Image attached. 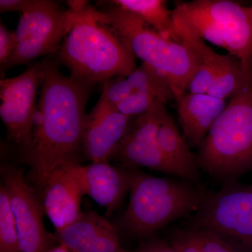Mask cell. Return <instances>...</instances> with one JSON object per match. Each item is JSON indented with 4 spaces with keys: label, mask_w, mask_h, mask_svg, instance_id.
<instances>
[{
    "label": "cell",
    "mask_w": 252,
    "mask_h": 252,
    "mask_svg": "<svg viewBox=\"0 0 252 252\" xmlns=\"http://www.w3.org/2000/svg\"><path fill=\"white\" fill-rule=\"evenodd\" d=\"M43 62L32 148L25 158L31 165L32 178L40 189L53 172L78 164L87 117L86 105L94 86L63 75L52 61Z\"/></svg>",
    "instance_id": "1"
},
{
    "label": "cell",
    "mask_w": 252,
    "mask_h": 252,
    "mask_svg": "<svg viewBox=\"0 0 252 252\" xmlns=\"http://www.w3.org/2000/svg\"><path fill=\"white\" fill-rule=\"evenodd\" d=\"M59 59L72 77L94 84L127 77L137 69L132 51L87 6L61 44Z\"/></svg>",
    "instance_id": "2"
},
{
    "label": "cell",
    "mask_w": 252,
    "mask_h": 252,
    "mask_svg": "<svg viewBox=\"0 0 252 252\" xmlns=\"http://www.w3.org/2000/svg\"><path fill=\"white\" fill-rule=\"evenodd\" d=\"M99 21L115 32L136 57L165 78L179 102L200 63L198 55L185 41H177L152 29L140 18L115 6L105 12L94 10Z\"/></svg>",
    "instance_id": "3"
},
{
    "label": "cell",
    "mask_w": 252,
    "mask_h": 252,
    "mask_svg": "<svg viewBox=\"0 0 252 252\" xmlns=\"http://www.w3.org/2000/svg\"><path fill=\"white\" fill-rule=\"evenodd\" d=\"M199 147V166L217 178L228 180L252 170L250 62L240 91L230 98Z\"/></svg>",
    "instance_id": "4"
},
{
    "label": "cell",
    "mask_w": 252,
    "mask_h": 252,
    "mask_svg": "<svg viewBox=\"0 0 252 252\" xmlns=\"http://www.w3.org/2000/svg\"><path fill=\"white\" fill-rule=\"evenodd\" d=\"M128 206L118 231L136 238L150 236L164 226L196 212L205 195L187 184L130 172Z\"/></svg>",
    "instance_id": "5"
},
{
    "label": "cell",
    "mask_w": 252,
    "mask_h": 252,
    "mask_svg": "<svg viewBox=\"0 0 252 252\" xmlns=\"http://www.w3.org/2000/svg\"><path fill=\"white\" fill-rule=\"evenodd\" d=\"M172 18L177 40L180 34H188L220 46L241 61H250L251 7L230 0H196L179 4Z\"/></svg>",
    "instance_id": "6"
},
{
    "label": "cell",
    "mask_w": 252,
    "mask_h": 252,
    "mask_svg": "<svg viewBox=\"0 0 252 252\" xmlns=\"http://www.w3.org/2000/svg\"><path fill=\"white\" fill-rule=\"evenodd\" d=\"M82 10L64 11L54 1L35 0L21 14L16 31L17 48L1 67V72L59 51L61 41L77 22Z\"/></svg>",
    "instance_id": "7"
},
{
    "label": "cell",
    "mask_w": 252,
    "mask_h": 252,
    "mask_svg": "<svg viewBox=\"0 0 252 252\" xmlns=\"http://www.w3.org/2000/svg\"><path fill=\"white\" fill-rule=\"evenodd\" d=\"M44 74V62L36 63L22 74L0 81V117L8 140L21 149L24 158L32 148L36 94Z\"/></svg>",
    "instance_id": "8"
},
{
    "label": "cell",
    "mask_w": 252,
    "mask_h": 252,
    "mask_svg": "<svg viewBox=\"0 0 252 252\" xmlns=\"http://www.w3.org/2000/svg\"><path fill=\"white\" fill-rule=\"evenodd\" d=\"M197 227L218 233L233 245L252 249V186L227 185L205 195Z\"/></svg>",
    "instance_id": "9"
},
{
    "label": "cell",
    "mask_w": 252,
    "mask_h": 252,
    "mask_svg": "<svg viewBox=\"0 0 252 252\" xmlns=\"http://www.w3.org/2000/svg\"><path fill=\"white\" fill-rule=\"evenodd\" d=\"M1 176L14 212L21 251L47 252L58 242L46 231L40 205L23 170L14 165H3Z\"/></svg>",
    "instance_id": "10"
},
{
    "label": "cell",
    "mask_w": 252,
    "mask_h": 252,
    "mask_svg": "<svg viewBox=\"0 0 252 252\" xmlns=\"http://www.w3.org/2000/svg\"><path fill=\"white\" fill-rule=\"evenodd\" d=\"M166 104L160 99L148 112L138 116L112 156L125 163L175 175L157 142L159 127L167 112Z\"/></svg>",
    "instance_id": "11"
},
{
    "label": "cell",
    "mask_w": 252,
    "mask_h": 252,
    "mask_svg": "<svg viewBox=\"0 0 252 252\" xmlns=\"http://www.w3.org/2000/svg\"><path fill=\"white\" fill-rule=\"evenodd\" d=\"M67 165L53 172L41 189L43 207L56 231L81 216V200L85 195L75 165Z\"/></svg>",
    "instance_id": "12"
},
{
    "label": "cell",
    "mask_w": 252,
    "mask_h": 252,
    "mask_svg": "<svg viewBox=\"0 0 252 252\" xmlns=\"http://www.w3.org/2000/svg\"><path fill=\"white\" fill-rule=\"evenodd\" d=\"M54 237L73 252H129L120 243L117 227L95 212H83Z\"/></svg>",
    "instance_id": "13"
},
{
    "label": "cell",
    "mask_w": 252,
    "mask_h": 252,
    "mask_svg": "<svg viewBox=\"0 0 252 252\" xmlns=\"http://www.w3.org/2000/svg\"><path fill=\"white\" fill-rule=\"evenodd\" d=\"M85 195L112 213L129 191L130 172L113 166L108 161L92 162L75 165Z\"/></svg>",
    "instance_id": "14"
},
{
    "label": "cell",
    "mask_w": 252,
    "mask_h": 252,
    "mask_svg": "<svg viewBox=\"0 0 252 252\" xmlns=\"http://www.w3.org/2000/svg\"><path fill=\"white\" fill-rule=\"evenodd\" d=\"M130 119L117 110L87 114L82 138L86 157L91 162L108 161L128 132Z\"/></svg>",
    "instance_id": "15"
},
{
    "label": "cell",
    "mask_w": 252,
    "mask_h": 252,
    "mask_svg": "<svg viewBox=\"0 0 252 252\" xmlns=\"http://www.w3.org/2000/svg\"><path fill=\"white\" fill-rule=\"evenodd\" d=\"M178 38L190 45L198 55L200 62L213 72L215 81L209 94L225 100L231 98L240 91L249 61L243 62L231 55L217 54L205 41L195 36L180 34Z\"/></svg>",
    "instance_id": "16"
},
{
    "label": "cell",
    "mask_w": 252,
    "mask_h": 252,
    "mask_svg": "<svg viewBox=\"0 0 252 252\" xmlns=\"http://www.w3.org/2000/svg\"><path fill=\"white\" fill-rule=\"evenodd\" d=\"M226 105L224 99L190 93L177 102L181 125L190 143L200 147Z\"/></svg>",
    "instance_id": "17"
},
{
    "label": "cell",
    "mask_w": 252,
    "mask_h": 252,
    "mask_svg": "<svg viewBox=\"0 0 252 252\" xmlns=\"http://www.w3.org/2000/svg\"><path fill=\"white\" fill-rule=\"evenodd\" d=\"M157 142L175 176L187 180L197 178L198 158L190 152L181 135L175 120L167 112L162 118L159 127Z\"/></svg>",
    "instance_id": "18"
},
{
    "label": "cell",
    "mask_w": 252,
    "mask_h": 252,
    "mask_svg": "<svg viewBox=\"0 0 252 252\" xmlns=\"http://www.w3.org/2000/svg\"><path fill=\"white\" fill-rule=\"evenodd\" d=\"M109 2L135 15L162 35L177 40L175 35L172 11L167 9L165 1L114 0Z\"/></svg>",
    "instance_id": "19"
},
{
    "label": "cell",
    "mask_w": 252,
    "mask_h": 252,
    "mask_svg": "<svg viewBox=\"0 0 252 252\" xmlns=\"http://www.w3.org/2000/svg\"><path fill=\"white\" fill-rule=\"evenodd\" d=\"M0 252H22L14 212L2 183L0 186Z\"/></svg>",
    "instance_id": "20"
},
{
    "label": "cell",
    "mask_w": 252,
    "mask_h": 252,
    "mask_svg": "<svg viewBox=\"0 0 252 252\" xmlns=\"http://www.w3.org/2000/svg\"><path fill=\"white\" fill-rule=\"evenodd\" d=\"M135 94L127 77L104 81L103 90L97 103L90 112L98 114L105 111L117 110V106L131 94Z\"/></svg>",
    "instance_id": "21"
},
{
    "label": "cell",
    "mask_w": 252,
    "mask_h": 252,
    "mask_svg": "<svg viewBox=\"0 0 252 252\" xmlns=\"http://www.w3.org/2000/svg\"><path fill=\"white\" fill-rule=\"evenodd\" d=\"M185 233L203 252H238L234 246L213 230L195 227Z\"/></svg>",
    "instance_id": "22"
},
{
    "label": "cell",
    "mask_w": 252,
    "mask_h": 252,
    "mask_svg": "<svg viewBox=\"0 0 252 252\" xmlns=\"http://www.w3.org/2000/svg\"><path fill=\"white\" fill-rule=\"evenodd\" d=\"M165 101L158 94L151 92H138L131 94L117 106V110L126 117L142 115L153 107L158 101Z\"/></svg>",
    "instance_id": "23"
},
{
    "label": "cell",
    "mask_w": 252,
    "mask_h": 252,
    "mask_svg": "<svg viewBox=\"0 0 252 252\" xmlns=\"http://www.w3.org/2000/svg\"><path fill=\"white\" fill-rule=\"evenodd\" d=\"M215 81V75L210 68L199 63L187 85V91L190 94H208Z\"/></svg>",
    "instance_id": "24"
},
{
    "label": "cell",
    "mask_w": 252,
    "mask_h": 252,
    "mask_svg": "<svg viewBox=\"0 0 252 252\" xmlns=\"http://www.w3.org/2000/svg\"><path fill=\"white\" fill-rule=\"evenodd\" d=\"M18 46L16 32L9 31L1 24L0 26V64L3 67L12 56Z\"/></svg>",
    "instance_id": "25"
},
{
    "label": "cell",
    "mask_w": 252,
    "mask_h": 252,
    "mask_svg": "<svg viewBox=\"0 0 252 252\" xmlns=\"http://www.w3.org/2000/svg\"><path fill=\"white\" fill-rule=\"evenodd\" d=\"M170 245L179 252H203L189 238L185 231L177 233L172 239Z\"/></svg>",
    "instance_id": "26"
},
{
    "label": "cell",
    "mask_w": 252,
    "mask_h": 252,
    "mask_svg": "<svg viewBox=\"0 0 252 252\" xmlns=\"http://www.w3.org/2000/svg\"><path fill=\"white\" fill-rule=\"evenodd\" d=\"M132 252H179L172 245L158 239L144 242L135 251Z\"/></svg>",
    "instance_id": "27"
},
{
    "label": "cell",
    "mask_w": 252,
    "mask_h": 252,
    "mask_svg": "<svg viewBox=\"0 0 252 252\" xmlns=\"http://www.w3.org/2000/svg\"><path fill=\"white\" fill-rule=\"evenodd\" d=\"M35 0H1L0 11H19L21 14L27 11L34 4Z\"/></svg>",
    "instance_id": "28"
},
{
    "label": "cell",
    "mask_w": 252,
    "mask_h": 252,
    "mask_svg": "<svg viewBox=\"0 0 252 252\" xmlns=\"http://www.w3.org/2000/svg\"><path fill=\"white\" fill-rule=\"evenodd\" d=\"M47 252H73L67 248V247L62 245V244L58 243L57 245L53 247L51 250H49Z\"/></svg>",
    "instance_id": "29"
},
{
    "label": "cell",
    "mask_w": 252,
    "mask_h": 252,
    "mask_svg": "<svg viewBox=\"0 0 252 252\" xmlns=\"http://www.w3.org/2000/svg\"><path fill=\"white\" fill-rule=\"evenodd\" d=\"M250 70H251L252 76V55L251 59H250Z\"/></svg>",
    "instance_id": "30"
},
{
    "label": "cell",
    "mask_w": 252,
    "mask_h": 252,
    "mask_svg": "<svg viewBox=\"0 0 252 252\" xmlns=\"http://www.w3.org/2000/svg\"><path fill=\"white\" fill-rule=\"evenodd\" d=\"M251 9H252V6H251Z\"/></svg>",
    "instance_id": "31"
}]
</instances>
